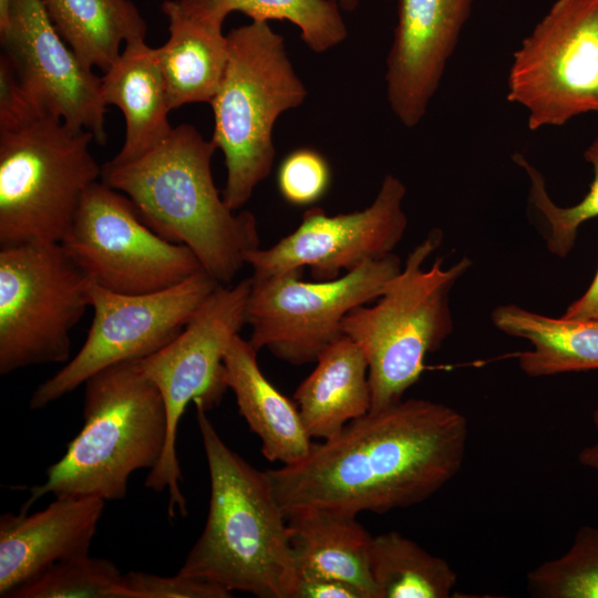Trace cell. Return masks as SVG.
<instances>
[{
    "label": "cell",
    "instance_id": "cell-11",
    "mask_svg": "<svg viewBox=\"0 0 598 598\" xmlns=\"http://www.w3.org/2000/svg\"><path fill=\"white\" fill-rule=\"evenodd\" d=\"M507 100L530 131L598 112V0H556L513 54Z\"/></svg>",
    "mask_w": 598,
    "mask_h": 598
},
{
    "label": "cell",
    "instance_id": "cell-32",
    "mask_svg": "<svg viewBox=\"0 0 598 598\" xmlns=\"http://www.w3.org/2000/svg\"><path fill=\"white\" fill-rule=\"evenodd\" d=\"M43 114L29 99L7 58L0 55V131L12 130Z\"/></svg>",
    "mask_w": 598,
    "mask_h": 598
},
{
    "label": "cell",
    "instance_id": "cell-6",
    "mask_svg": "<svg viewBox=\"0 0 598 598\" xmlns=\"http://www.w3.org/2000/svg\"><path fill=\"white\" fill-rule=\"evenodd\" d=\"M228 59L209 103L213 144L225 158L226 205L240 210L275 161L272 130L280 114L300 106L307 89L287 55L283 37L267 21H251L227 34Z\"/></svg>",
    "mask_w": 598,
    "mask_h": 598
},
{
    "label": "cell",
    "instance_id": "cell-27",
    "mask_svg": "<svg viewBox=\"0 0 598 598\" xmlns=\"http://www.w3.org/2000/svg\"><path fill=\"white\" fill-rule=\"evenodd\" d=\"M526 585L537 598H598V528L582 525L568 550L532 569Z\"/></svg>",
    "mask_w": 598,
    "mask_h": 598
},
{
    "label": "cell",
    "instance_id": "cell-30",
    "mask_svg": "<svg viewBox=\"0 0 598 598\" xmlns=\"http://www.w3.org/2000/svg\"><path fill=\"white\" fill-rule=\"evenodd\" d=\"M332 172L327 158L311 147L290 152L277 171V186L281 197L295 206H309L328 192Z\"/></svg>",
    "mask_w": 598,
    "mask_h": 598
},
{
    "label": "cell",
    "instance_id": "cell-9",
    "mask_svg": "<svg viewBox=\"0 0 598 598\" xmlns=\"http://www.w3.org/2000/svg\"><path fill=\"white\" fill-rule=\"evenodd\" d=\"M91 285L60 243L0 247V374L68 362Z\"/></svg>",
    "mask_w": 598,
    "mask_h": 598
},
{
    "label": "cell",
    "instance_id": "cell-24",
    "mask_svg": "<svg viewBox=\"0 0 598 598\" xmlns=\"http://www.w3.org/2000/svg\"><path fill=\"white\" fill-rule=\"evenodd\" d=\"M61 38L89 68L105 72L122 43L145 39L147 25L130 0H41Z\"/></svg>",
    "mask_w": 598,
    "mask_h": 598
},
{
    "label": "cell",
    "instance_id": "cell-35",
    "mask_svg": "<svg viewBox=\"0 0 598 598\" xmlns=\"http://www.w3.org/2000/svg\"><path fill=\"white\" fill-rule=\"evenodd\" d=\"M591 419L597 433V440L594 444L580 450L578 453V462L582 466L598 472V409L594 410Z\"/></svg>",
    "mask_w": 598,
    "mask_h": 598
},
{
    "label": "cell",
    "instance_id": "cell-7",
    "mask_svg": "<svg viewBox=\"0 0 598 598\" xmlns=\"http://www.w3.org/2000/svg\"><path fill=\"white\" fill-rule=\"evenodd\" d=\"M92 142L47 114L0 131V247L62 243L101 176Z\"/></svg>",
    "mask_w": 598,
    "mask_h": 598
},
{
    "label": "cell",
    "instance_id": "cell-16",
    "mask_svg": "<svg viewBox=\"0 0 598 598\" xmlns=\"http://www.w3.org/2000/svg\"><path fill=\"white\" fill-rule=\"evenodd\" d=\"M472 4L473 0H396L385 85L390 107L405 127L424 117Z\"/></svg>",
    "mask_w": 598,
    "mask_h": 598
},
{
    "label": "cell",
    "instance_id": "cell-36",
    "mask_svg": "<svg viewBox=\"0 0 598 598\" xmlns=\"http://www.w3.org/2000/svg\"><path fill=\"white\" fill-rule=\"evenodd\" d=\"M10 3L11 0H0V32L8 25Z\"/></svg>",
    "mask_w": 598,
    "mask_h": 598
},
{
    "label": "cell",
    "instance_id": "cell-15",
    "mask_svg": "<svg viewBox=\"0 0 598 598\" xmlns=\"http://www.w3.org/2000/svg\"><path fill=\"white\" fill-rule=\"evenodd\" d=\"M2 53L37 109L74 130L106 141L102 80L84 64L52 24L41 0H11Z\"/></svg>",
    "mask_w": 598,
    "mask_h": 598
},
{
    "label": "cell",
    "instance_id": "cell-1",
    "mask_svg": "<svg viewBox=\"0 0 598 598\" xmlns=\"http://www.w3.org/2000/svg\"><path fill=\"white\" fill-rule=\"evenodd\" d=\"M466 417L444 403L402 399L313 443L299 462L268 470L285 516L323 508L357 516L424 502L462 468Z\"/></svg>",
    "mask_w": 598,
    "mask_h": 598
},
{
    "label": "cell",
    "instance_id": "cell-25",
    "mask_svg": "<svg viewBox=\"0 0 598 598\" xmlns=\"http://www.w3.org/2000/svg\"><path fill=\"white\" fill-rule=\"evenodd\" d=\"M370 570L378 598H447L457 582L446 560L398 532L372 537Z\"/></svg>",
    "mask_w": 598,
    "mask_h": 598
},
{
    "label": "cell",
    "instance_id": "cell-33",
    "mask_svg": "<svg viewBox=\"0 0 598 598\" xmlns=\"http://www.w3.org/2000/svg\"><path fill=\"white\" fill-rule=\"evenodd\" d=\"M296 598H367L354 585L331 577L300 575Z\"/></svg>",
    "mask_w": 598,
    "mask_h": 598
},
{
    "label": "cell",
    "instance_id": "cell-37",
    "mask_svg": "<svg viewBox=\"0 0 598 598\" xmlns=\"http://www.w3.org/2000/svg\"><path fill=\"white\" fill-rule=\"evenodd\" d=\"M334 1L340 9L351 12L358 8L360 0H332Z\"/></svg>",
    "mask_w": 598,
    "mask_h": 598
},
{
    "label": "cell",
    "instance_id": "cell-19",
    "mask_svg": "<svg viewBox=\"0 0 598 598\" xmlns=\"http://www.w3.org/2000/svg\"><path fill=\"white\" fill-rule=\"evenodd\" d=\"M101 80L104 104L118 107L125 120L123 146L111 161L136 159L171 134L168 113L172 109L157 50L145 39L125 43Z\"/></svg>",
    "mask_w": 598,
    "mask_h": 598
},
{
    "label": "cell",
    "instance_id": "cell-12",
    "mask_svg": "<svg viewBox=\"0 0 598 598\" xmlns=\"http://www.w3.org/2000/svg\"><path fill=\"white\" fill-rule=\"evenodd\" d=\"M219 285L204 269L173 287L140 295L112 292L92 282L87 337L73 359L37 386L30 409H44L110 365L156 353L183 331Z\"/></svg>",
    "mask_w": 598,
    "mask_h": 598
},
{
    "label": "cell",
    "instance_id": "cell-4",
    "mask_svg": "<svg viewBox=\"0 0 598 598\" xmlns=\"http://www.w3.org/2000/svg\"><path fill=\"white\" fill-rule=\"evenodd\" d=\"M83 385V426L64 455L48 467L45 481L29 488L21 512L48 494L122 499L130 476L152 470L164 452L165 403L137 361L110 365Z\"/></svg>",
    "mask_w": 598,
    "mask_h": 598
},
{
    "label": "cell",
    "instance_id": "cell-17",
    "mask_svg": "<svg viewBox=\"0 0 598 598\" xmlns=\"http://www.w3.org/2000/svg\"><path fill=\"white\" fill-rule=\"evenodd\" d=\"M105 501L55 497L40 512L0 516V597L52 565L89 554Z\"/></svg>",
    "mask_w": 598,
    "mask_h": 598
},
{
    "label": "cell",
    "instance_id": "cell-3",
    "mask_svg": "<svg viewBox=\"0 0 598 598\" xmlns=\"http://www.w3.org/2000/svg\"><path fill=\"white\" fill-rule=\"evenodd\" d=\"M210 497L202 535L178 574L259 598H296L298 571L287 517L267 472L231 451L195 404Z\"/></svg>",
    "mask_w": 598,
    "mask_h": 598
},
{
    "label": "cell",
    "instance_id": "cell-5",
    "mask_svg": "<svg viewBox=\"0 0 598 598\" xmlns=\"http://www.w3.org/2000/svg\"><path fill=\"white\" fill-rule=\"evenodd\" d=\"M442 238L440 229H432L374 303L354 308L342 321L343 333L368 361L370 411L401 401L420 379L426 355L437 351L453 331L450 295L472 261L463 257L445 268L439 257L424 268Z\"/></svg>",
    "mask_w": 598,
    "mask_h": 598
},
{
    "label": "cell",
    "instance_id": "cell-28",
    "mask_svg": "<svg viewBox=\"0 0 598 598\" xmlns=\"http://www.w3.org/2000/svg\"><path fill=\"white\" fill-rule=\"evenodd\" d=\"M584 158L594 172L589 190L576 205L561 207L549 197L542 174L522 154L513 156L529 179L530 204L546 221V247L553 255L561 258L574 248L580 225L598 217V137L586 148Z\"/></svg>",
    "mask_w": 598,
    "mask_h": 598
},
{
    "label": "cell",
    "instance_id": "cell-23",
    "mask_svg": "<svg viewBox=\"0 0 598 598\" xmlns=\"http://www.w3.org/2000/svg\"><path fill=\"white\" fill-rule=\"evenodd\" d=\"M491 319L499 331L533 344L518 355L528 377L598 369V320L553 318L513 303L496 307Z\"/></svg>",
    "mask_w": 598,
    "mask_h": 598
},
{
    "label": "cell",
    "instance_id": "cell-13",
    "mask_svg": "<svg viewBox=\"0 0 598 598\" xmlns=\"http://www.w3.org/2000/svg\"><path fill=\"white\" fill-rule=\"evenodd\" d=\"M61 245L91 282L116 293L164 290L203 269L188 247L155 233L127 196L102 182L86 189Z\"/></svg>",
    "mask_w": 598,
    "mask_h": 598
},
{
    "label": "cell",
    "instance_id": "cell-10",
    "mask_svg": "<svg viewBox=\"0 0 598 598\" xmlns=\"http://www.w3.org/2000/svg\"><path fill=\"white\" fill-rule=\"evenodd\" d=\"M393 252L368 260L337 279L302 280L303 269L250 276L247 302L249 341L295 365L316 362L343 333L342 321L354 308L374 302L400 272Z\"/></svg>",
    "mask_w": 598,
    "mask_h": 598
},
{
    "label": "cell",
    "instance_id": "cell-34",
    "mask_svg": "<svg viewBox=\"0 0 598 598\" xmlns=\"http://www.w3.org/2000/svg\"><path fill=\"white\" fill-rule=\"evenodd\" d=\"M561 317L576 320H598V269L584 295L571 302Z\"/></svg>",
    "mask_w": 598,
    "mask_h": 598
},
{
    "label": "cell",
    "instance_id": "cell-14",
    "mask_svg": "<svg viewBox=\"0 0 598 598\" xmlns=\"http://www.w3.org/2000/svg\"><path fill=\"white\" fill-rule=\"evenodd\" d=\"M405 194L403 182L386 174L370 206L334 216L311 207L292 233L269 248L249 251L245 264L255 277L309 267L313 280L337 279L368 260L392 254L408 226Z\"/></svg>",
    "mask_w": 598,
    "mask_h": 598
},
{
    "label": "cell",
    "instance_id": "cell-18",
    "mask_svg": "<svg viewBox=\"0 0 598 598\" xmlns=\"http://www.w3.org/2000/svg\"><path fill=\"white\" fill-rule=\"evenodd\" d=\"M168 40L156 48L172 111L190 103H210L225 72L226 19L210 0H164Z\"/></svg>",
    "mask_w": 598,
    "mask_h": 598
},
{
    "label": "cell",
    "instance_id": "cell-20",
    "mask_svg": "<svg viewBox=\"0 0 598 598\" xmlns=\"http://www.w3.org/2000/svg\"><path fill=\"white\" fill-rule=\"evenodd\" d=\"M258 351L249 340L236 336L224 357L225 382L236 399L238 411L261 442L269 462L282 465L299 462L313 443L293 400H289L265 377Z\"/></svg>",
    "mask_w": 598,
    "mask_h": 598
},
{
    "label": "cell",
    "instance_id": "cell-8",
    "mask_svg": "<svg viewBox=\"0 0 598 598\" xmlns=\"http://www.w3.org/2000/svg\"><path fill=\"white\" fill-rule=\"evenodd\" d=\"M250 288V277L236 285H219L172 342L137 361L159 390L167 415L165 448L144 485L154 492H168L171 518L176 512L187 514L176 453L178 423L190 402L208 411L219 404L228 390L224 357L231 340L247 324Z\"/></svg>",
    "mask_w": 598,
    "mask_h": 598
},
{
    "label": "cell",
    "instance_id": "cell-21",
    "mask_svg": "<svg viewBox=\"0 0 598 598\" xmlns=\"http://www.w3.org/2000/svg\"><path fill=\"white\" fill-rule=\"evenodd\" d=\"M293 401L311 439L327 440L371 410L369 365L362 349L347 334L318 357Z\"/></svg>",
    "mask_w": 598,
    "mask_h": 598
},
{
    "label": "cell",
    "instance_id": "cell-22",
    "mask_svg": "<svg viewBox=\"0 0 598 598\" xmlns=\"http://www.w3.org/2000/svg\"><path fill=\"white\" fill-rule=\"evenodd\" d=\"M289 539L300 575L331 577L378 598L370 570L372 537L357 516L305 508L287 516Z\"/></svg>",
    "mask_w": 598,
    "mask_h": 598
},
{
    "label": "cell",
    "instance_id": "cell-2",
    "mask_svg": "<svg viewBox=\"0 0 598 598\" xmlns=\"http://www.w3.org/2000/svg\"><path fill=\"white\" fill-rule=\"evenodd\" d=\"M216 150L193 125L179 124L141 157L104 163L100 179L127 196L148 227L188 247L202 268L227 286L260 241L255 215L231 210L215 186Z\"/></svg>",
    "mask_w": 598,
    "mask_h": 598
},
{
    "label": "cell",
    "instance_id": "cell-26",
    "mask_svg": "<svg viewBox=\"0 0 598 598\" xmlns=\"http://www.w3.org/2000/svg\"><path fill=\"white\" fill-rule=\"evenodd\" d=\"M210 3L225 17L237 11L252 21H289L316 53L337 47L348 34L340 8L332 0H210Z\"/></svg>",
    "mask_w": 598,
    "mask_h": 598
},
{
    "label": "cell",
    "instance_id": "cell-29",
    "mask_svg": "<svg viewBox=\"0 0 598 598\" xmlns=\"http://www.w3.org/2000/svg\"><path fill=\"white\" fill-rule=\"evenodd\" d=\"M123 575L117 566L89 554L61 560L12 590L10 598H115Z\"/></svg>",
    "mask_w": 598,
    "mask_h": 598
},
{
    "label": "cell",
    "instance_id": "cell-31",
    "mask_svg": "<svg viewBox=\"0 0 598 598\" xmlns=\"http://www.w3.org/2000/svg\"><path fill=\"white\" fill-rule=\"evenodd\" d=\"M115 598H228L231 592L215 584L177 573L159 576L144 571L123 575Z\"/></svg>",
    "mask_w": 598,
    "mask_h": 598
}]
</instances>
